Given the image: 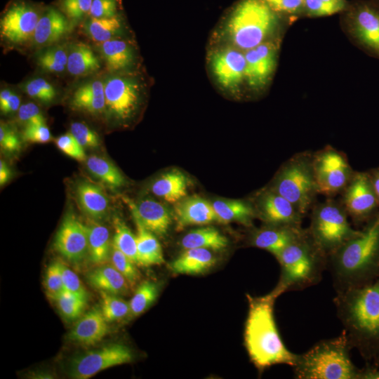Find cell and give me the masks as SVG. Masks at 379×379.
<instances>
[{
	"mask_svg": "<svg viewBox=\"0 0 379 379\" xmlns=\"http://www.w3.org/2000/svg\"><path fill=\"white\" fill-rule=\"evenodd\" d=\"M103 81L107 115L120 122L128 121L134 115L140 102V81L123 72L112 73Z\"/></svg>",
	"mask_w": 379,
	"mask_h": 379,
	"instance_id": "30bf717a",
	"label": "cell"
},
{
	"mask_svg": "<svg viewBox=\"0 0 379 379\" xmlns=\"http://www.w3.org/2000/svg\"><path fill=\"white\" fill-rule=\"evenodd\" d=\"M20 98L13 91L4 88L0 92V109L4 114H9L19 109Z\"/></svg>",
	"mask_w": 379,
	"mask_h": 379,
	"instance_id": "11a10c76",
	"label": "cell"
},
{
	"mask_svg": "<svg viewBox=\"0 0 379 379\" xmlns=\"http://www.w3.org/2000/svg\"><path fill=\"white\" fill-rule=\"evenodd\" d=\"M276 55L274 45L269 42L246 51L245 79L251 86L260 87L267 81L275 66Z\"/></svg>",
	"mask_w": 379,
	"mask_h": 379,
	"instance_id": "ffe728a7",
	"label": "cell"
},
{
	"mask_svg": "<svg viewBox=\"0 0 379 379\" xmlns=\"http://www.w3.org/2000/svg\"><path fill=\"white\" fill-rule=\"evenodd\" d=\"M337 316L350 348L364 355L379 352V277L361 286L336 292Z\"/></svg>",
	"mask_w": 379,
	"mask_h": 379,
	"instance_id": "7a4b0ae2",
	"label": "cell"
},
{
	"mask_svg": "<svg viewBox=\"0 0 379 379\" xmlns=\"http://www.w3.org/2000/svg\"><path fill=\"white\" fill-rule=\"evenodd\" d=\"M114 235L113 245L138 265L136 235L119 217L114 219Z\"/></svg>",
	"mask_w": 379,
	"mask_h": 379,
	"instance_id": "f35d334b",
	"label": "cell"
},
{
	"mask_svg": "<svg viewBox=\"0 0 379 379\" xmlns=\"http://www.w3.org/2000/svg\"><path fill=\"white\" fill-rule=\"evenodd\" d=\"M342 205L334 200L314 206L311 215L309 234L319 248L328 257L361 231L354 230Z\"/></svg>",
	"mask_w": 379,
	"mask_h": 379,
	"instance_id": "ba28073f",
	"label": "cell"
},
{
	"mask_svg": "<svg viewBox=\"0 0 379 379\" xmlns=\"http://www.w3.org/2000/svg\"><path fill=\"white\" fill-rule=\"evenodd\" d=\"M117 0H93L88 16L95 18H111L117 15Z\"/></svg>",
	"mask_w": 379,
	"mask_h": 379,
	"instance_id": "816d5d0a",
	"label": "cell"
},
{
	"mask_svg": "<svg viewBox=\"0 0 379 379\" xmlns=\"http://www.w3.org/2000/svg\"><path fill=\"white\" fill-rule=\"evenodd\" d=\"M88 171L108 187L117 190L125 184V179L119 168L107 159L92 155L86 160Z\"/></svg>",
	"mask_w": 379,
	"mask_h": 379,
	"instance_id": "836d02e7",
	"label": "cell"
},
{
	"mask_svg": "<svg viewBox=\"0 0 379 379\" xmlns=\"http://www.w3.org/2000/svg\"><path fill=\"white\" fill-rule=\"evenodd\" d=\"M274 11L284 13H296L304 8V0H264Z\"/></svg>",
	"mask_w": 379,
	"mask_h": 379,
	"instance_id": "9f6ffc18",
	"label": "cell"
},
{
	"mask_svg": "<svg viewBox=\"0 0 379 379\" xmlns=\"http://www.w3.org/2000/svg\"><path fill=\"white\" fill-rule=\"evenodd\" d=\"M352 30L358 42L379 58V6L359 4L353 14Z\"/></svg>",
	"mask_w": 379,
	"mask_h": 379,
	"instance_id": "ac0fdd59",
	"label": "cell"
},
{
	"mask_svg": "<svg viewBox=\"0 0 379 379\" xmlns=\"http://www.w3.org/2000/svg\"><path fill=\"white\" fill-rule=\"evenodd\" d=\"M71 29L67 17L57 9L49 7L40 15L34 35L35 45H53L67 35Z\"/></svg>",
	"mask_w": 379,
	"mask_h": 379,
	"instance_id": "7402d4cb",
	"label": "cell"
},
{
	"mask_svg": "<svg viewBox=\"0 0 379 379\" xmlns=\"http://www.w3.org/2000/svg\"><path fill=\"white\" fill-rule=\"evenodd\" d=\"M54 246L67 260L80 262L88 253V226L73 213H68L56 234Z\"/></svg>",
	"mask_w": 379,
	"mask_h": 379,
	"instance_id": "4fadbf2b",
	"label": "cell"
},
{
	"mask_svg": "<svg viewBox=\"0 0 379 379\" xmlns=\"http://www.w3.org/2000/svg\"><path fill=\"white\" fill-rule=\"evenodd\" d=\"M328 2L345 3L343 0H324Z\"/></svg>",
	"mask_w": 379,
	"mask_h": 379,
	"instance_id": "91938a15",
	"label": "cell"
},
{
	"mask_svg": "<svg viewBox=\"0 0 379 379\" xmlns=\"http://www.w3.org/2000/svg\"><path fill=\"white\" fill-rule=\"evenodd\" d=\"M133 219L137 228L138 265L145 267L161 265L164 258L155 234L147 230L138 218L133 217Z\"/></svg>",
	"mask_w": 379,
	"mask_h": 379,
	"instance_id": "f546056e",
	"label": "cell"
},
{
	"mask_svg": "<svg viewBox=\"0 0 379 379\" xmlns=\"http://www.w3.org/2000/svg\"><path fill=\"white\" fill-rule=\"evenodd\" d=\"M312 166L317 192L326 197L341 193L354 173L346 156L330 146L312 154Z\"/></svg>",
	"mask_w": 379,
	"mask_h": 379,
	"instance_id": "9c48e42d",
	"label": "cell"
},
{
	"mask_svg": "<svg viewBox=\"0 0 379 379\" xmlns=\"http://www.w3.org/2000/svg\"><path fill=\"white\" fill-rule=\"evenodd\" d=\"M55 142L58 148L68 157L79 161H84L87 159L84 148L71 133L58 137Z\"/></svg>",
	"mask_w": 379,
	"mask_h": 379,
	"instance_id": "bcb514c9",
	"label": "cell"
},
{
	"mask_svg": "<svg viewBox=\"0 0 379 379\" xmlns=\"http://www.w3.org/2000/svg\"><path fill=\"white\" fill-rule=\"evenodd\" d=\"M379 203V168L368 172Z\"/></svg>",
	"mask_w": 379,
	"mask_h": 379,
	"instance_id": "680465c9",
	"label": "cell"
},
{
	"mask_svg": "<svg viewBox=\"0 0 379 379\" xmlns=\"http://www.w3.org/2000/svg\"><path fill=\"white\" fill-rule=\"evenodd\" d=\"M212 206L217 217V222L227 224L239 222L244 225H251L256 216L254 206L239 199H216Z\"/></svg>",
	"mask_w": 379,
	"mask_h": 379,
	"instance_id": "f1b7e54d",
	"label": "cell"
},
{
	"mask_svg": "<svg viewBox=\"0 0 379 379\" xmlns=\"http://www.w3.org/2000/svg\"><path fill=\"white\" fill-rule=\"evenodd\" d=\"M345 3L328 2L324 0H304V8L308 13L317 16H325L341 11Z\"/></svg>",
	"mask_w": 379,
	"mask_h": 379,
	"instance_id": "c3c4849f",
	"label": "cell"
},
{
	"mask_svg": "<svg viewBox=\"0 0 379 379\" xmlns=\"http://www.w3.org/2000/svg\"><path fill=\"white\" fill-rule=\"evenodd\" d=\"M336 292L361 286L379 272V212L365 229L328 257Z\"/></svg>",
	"mask_w": 379,
	"mask_h": 379,
	"instance_id": "3957f363",
	"label": "cell"
},
{
	"mask_svg": "<svg viewBox=\"0 0 379 379\" xmlns=\"http://www.w3.org/2000/svg\"><path fill=\"white\" fill-rule=\"evenodd\" d=\"M304 216L314 206L318 194L312 166V154L302 152L293 156L279 169L272 186Z\"/></svg>",
	"mask_w": 379,
	"mask_h": 379,
	"instance_id": "52a82bcc",
	"label": "cell"
},
{
	"mask_svg": "<svg viewBox=\"0 0 379 379\" xmlns=\"http://www.w3.org/2000/svg\"><path fill=\"white\" fill-rule=\"evenodd\" d=\"M18 118L25 126L34 124H44L45 118L39 107L33 102L20 105L18 110Z\"/></svg>",
	"mask_w": 379,
	"mask_h": 379,
	"instance_id": "f5cc1de1",
	"label": "cell"
},
{
	"mask_svg": "<svg viewBox=\"0 0 379 379\" xmlns=\"http://www.w3.org/2000/svg\"><path fill=\"white\" fill-rule=\"evenodd\" d=\"M93 0H62V8L66 15L74 21L88 15Z\"/></svg>",
	"mask_w": 379,
	"mask_h": 379,
	"instance_id": "681fc988",
	"label": "cell"
},
{
	"mask_svg": "<svg viewBox=\"0 0 379 379\" xmlns=\"http://www.w3.org/2000/svg\"><path fill=\"white\" fill-rule=\"evenodd\" d=\"M70 133L84 148H95L100 145L97 133L84 123H72L70 126Z\"/></svg>",
	"mask_w": 379,
	"mask_h": 379,
	"instance_id": "f6af8a7d",
	"label": "cell"
},
{
	"mask_svg": "<svg viewBox=\"0 0 379 379\" xmlns=\"http://www.w3.org/2000/svg\"><path fill=\"white\" fill-rule=\"evenodd\" d=\"M21 88L32 98L43 103H50L56 98L55 88L41 77L32 78L25 82Z\"/></svg>",
	"mask_w": 379,
	"mask_h": 379,
	"instance_id": "60d3db41",
	"label": "cell"
},
{
	"mask_svg": "<svg viewBox=\"0 0 379 379\" xmlns=\"http://www.w3.org/2000/svg\"><path fill=\"white\" fill-rule=\"evenodd\" d=\"M22 138L28 142L46 143L51 140L52 136L46 124H34L25 126Z\"/></svg>",
	"mask_w": 379,
	"mask_h": 379,
	"instance_id": "f907efd6",
	"label": "cell"
},
{
	"mask_svg": "<svg viewBox=\"0 0 379 379\" xmlns=\"http://www.w3.org/2000/svg\"><path fill=\"white\" fill-rule=\"evenodd\" d=\"M60 265L65 291L87 300L88 292L78 275L60 261Z\"/></svg>",
	"mask_w": 379,
	"mask_h": 379,
	"instance_id": "7dc6e473",
	"label": "cell"
},
{
	"mask_svg": "<svg viewBox=\"0 0 379 379\" xmlns=\"http://www.w3.org/2000/svg\"><path fill=\"white\" fill-rule=\"evenodd\" d=\"M124 201L128 206L133 217L139 220L149 232L159 237L165 236L173 222V213L163 203L146 198L134 203L128 198Z\"/></svg>",
	"mask_w": 379,
	"mask_h": 379,
	"instance_id": "e0dca14e",
	"label": "cell"
},
{
	"mask_svg": "<svg viewBox=\"0 0 379 379\" xmlns=\"http://www.w3.org/2000/svg\"><path fill=\"white\" fill-rule=\"evenodd\" d=\"M277 20L274 11L264 0H244L230 15L225 33L233 45L247 51L265 42Z\"/></svg>",
	"mask_w": 379,
	"mask_h": 379,
	"instance_id": "8992f818",
	"label": "cell"
},
{
	"mask_svg": "<svg viewBox=\"0 0 379 379\" xmlns=\"http://www.w3.org/2000/svg\"><path fill=\"white\" fill-rule=\"evenodd\" d=\"M99 50L108 70L112 73L126 71L135 60L132 46L119 38L100 43Z\"/></svg>",
	"mask_w": 379,
	"mask_h": 379,
	"instance_id": "83f0119b",
	"label": "cell"
},
{
	"mask_svg": "<svg viewBox=\"0 0 379 379\" xmlns=\"http://www.w3.org/2000/svg\"><path fill=\"white\" fill-rule=\"evenodd\" d=\"M70 104L76 109L92 114L105 111L104 81L93 79L78 86L71 98Z\"/></svg>",
	"mask_w": 379,
	"mask_h": 379,
	"instance_id": "cb8c5ba5",
	"label": "cell"
},
{
	"mask_svg": "<svg viewBox=\"0 0 379 379\" xmlns=\"http://www.w3.org/2000/svg\"><path fill=\"white\" fill-rule=\"evenodd\" d=\"M101 311L107 322L121 319L129 313L128 302L114 294L100 291Z\"/></svg>",
	"mask_w": 379,
	"mask_h": 379,
	"instance_id": "ab89813d",
	"label": "cell"
},
{
	"mask_svg": "<svg viewBox=\"0 0 379 379\" xmlns=\"http://www.w3.org/2000/svg\"><path fill=\"white\" fill-rule=\"evenodd\" d=\"M84 30L92 40L102 43L117 38L122 31V23L117 15L105 18L89 17L84 24Z\"/></svg>",
	"mask_w": 379,
	"mask_h": 379,
	"instance_id": "e575fe53",
	"label": "cell"
},
{
	"mask_svg": "<svg viewBox=\"0 0 379 379\" xmlns=\"http://www.w3.org/2000/svg\"><path fill=\"white\" fill-rule=\"evenodd\" d=\"M211 66L218 83L227 90H236L245 78V55L237 49L216 51L211 55Z\"/></svg>",
	"mask_w": 379,
	"mask_h": 379,
	"instance_id": "2e32d148",
	"label": "cell"
},
{
	"mask_svg": "<svg viewBox=\"0 0 379 379\" xmlns=\"http://www.w3.org/2000/svg\"><path fill=\"white\" fill-rule=\"evenodd\" d=\"M111 261L112 265L126 279L131 286L135 284L140 278L139 272L135 267L136 264L113 244L111 251Z\"/></svg>",
	"mask_w": 379,
	"mask_h": 379,
	"instance_id": "7bdbcfd3",
	"label": "cell"
},
{
	"mask_svg": "<svg viewBox=\"0 0 379 379\" xmlns=\"http://www.w3.org/2000/svg\"><path fill=\"white\" fill-rule=\"evenodd\" d=\"M45 287L49 298L55 300L64 291L60 261L51 263L45 276Z\"/></svg>",
	"mask_w": 379,
	"mask_h": 379,
	"instance_id": "ee69618b",
	"label": "cell"
},
{
	"mask_svg": "<svg viewBox=\"0 0 379 379\" xmlns=\"http://www.w3.org/2000/svg\"><path fill=\"white\" fill-rule=\"evenodd\" d=\"M188 187L186 175L178 169H172L157 178L152 182L150 190L164 201L175 204L187 197Z\"/></svg>",
	"mask_w": 379,
	"mask_h": 379,
	"instance_id": "d4e9b609",
	"label": "cell"
},
{
	"mask_svg": "<svg viewBox=\"0 0 379 379\" xmlns=\"http://www.w3.org/2000/svg\"><path fill=\"white\" fill-rule=\"evenodd\" d=\"M345 331L335 338L323 340L302 354L293 367L299 379H357L358 370L352 362Z\"/></svg>",
	"mask_w": 379,
	"mask_h": 379,
	"instance_id": "5b68a950",
	"label": "cell"
},
{
	"mask_svg": "<svg viewBox=\"0 0 379 379\" xmlns=\"http://www.w3.org/2000/svg\"><path fill=\"white\" fill-rule=\"evenodd\" d=\"M342 205L355 222L373 217L379 203L368 172H354L343 190Z\"/></svg>",
	"mask_w": 379,
	"mask_h": 379,
	"instance_id": "7c38bea8",
	"label": "cell"
},
{
	"mask_svg": "<svg viewBox=\"0 0 379 379\" xmlns=\"http://www.w3.org/2000/svg\"><path fill=\"white\" fill-rule=\"evenodd\" d=\"M61 314L67 319L79 318L87 300L64 291L55 300Z\"/></svg>",
	"mask_w": 379,
	"mask_h": 379,
	"instance_id": "b9f144b4",
	"label": "cell"
},
{
	"mask_svg": "<svg viewBox=\"0 0 379 379\" xmlns=\"http://www.w3.org/2000/svg\"><path fill=\"white\" fill-rule=\"evenodd\" d=\"M305 230L301 226L266 225L251 234L250 244L270 252L277 258L288 245L300 238Z\"/></svg>",
	"mask_w": 379,
	"mask_h": 379,
	"instance_id": "d6986e66",
	"label": "cell"
},
{
	"mask_svg": "<svg viewBox=\"0 0 379 379\" xmlns=\"http://www.w3.org/2000/svg\"><path fill=\"white\" fill-rule=\"evenodd\" d=\"M0 145L8 152H17L20 149V141L15 132L8 125L1 123Z\"/></svg>",
	"mask_w": 379,
	"mask_h": 379,
	"instance_id": "db71d44e",
	"label": "cell"
},
{
	"mask_svg": "<svg viewBox=\"0 0 379 379\" xmlns=\"http://www.w3.org/2000/svg\"><path fill=\"white\" fill-rule=\"evenodd\" d=\"M68 48L65 45H51L39 51L37 65L46 72L60 73L67 69Z\"/></svg>",
	"mask_w": 379,
	"mask_h": 379,
	"instance_id": "8d00e7d4",
	"label": "cell"
},
{
	"mask_svg": "<svg viewBox=\"0 0 379 379\" xmlns=\"http://www.w3.org/2000/svg\"><path fill=\"white\" fill-rule=\"evenodd\" d=\"M91 286L112 294H124L128 292L130 284L112 265L98 267L88 274ZM131 286V285H130Z\"/></svg>",
	"mask_w": 379,
	"mask_h": 379,
	"instance_id": "d6a6232c",
	"label": "cell"
},
{
	"mask_svg": "<svg viewBox=\"0 0 379 379\" xmlns=\"http://www.w3.org/2000/svg\"><path fill=\"white\" fill-rule=\"evenodd\" d=\"M133 359L131 350L125 345H105L72 359L69 375L74 379H87L108 368L130 363Z\"/></svg>",
	"mask_w": 379,
	"mask_h": 379,
	"instance_id": "8fae6325",
	"label": "cell"
},
{
	"mask_svg": "<svg viewBox=\"0 0 379 379\" xmlns=\"http://www.w3.org/2000/svg\"><path fill=\"white\" fill-rule=\"evenodd\" d=\"M109 330L101 310L94 308L80 318L68 334V338L81 345H91L105 338Z\"/></svg>",
	"mask_w": 379,
	"mask_h": 379,
	"instance_id": "603a6c76",
	"label": "cell"
},
{
	"mask_svg": "<svg viewBox=\"0 0 379 379\" xmlns=\"http://www.w3.org/2000/svg\"><path fill=\"white\" fill-rule=\"evenodd\" d=\"M88 255L94 263L105 262L109 255V232L102 225L93 224L88 226Z\"/></svg>",
	"mask_w": 379,
	"mask_h": 379,
	"instance_id": "d590c367",
	"label": "cell"
},
{
	"mask_svg": "<svg viewBox=\"0 0 379 379\" xmlns=\"http://www.w3.org/2000/svg\"><path fill=\"white\" fill-rule=\"evenodd\" d=\"M227 238L213 227H204L187 232L180 240L183 249L207 248L220 251L228 246Z\"/></svg>",
	"mask_w": 379,
	"mask_h": 379,
	"instance_id": "1f68e13d",
	"label": "cell"
},
{
	"mask_svg": "<svg viewBox=\"0 0 379 379\" xmlns=\"http://www.w3.org/2000/svg\"><path fill=\"white\" fill-rule=\"evenodd\" d=\"M253 206L256 215L266 225L301 226L304 217L289 201L270 187L258 196Z\"/></svg>",
	"mask_w": 379,
	"mask_h": 379,
	"instance_id": "9a60e30c",
	"label": "cell"
},
{
	"mask_svg": "<svg viewBox=\"0 0 379 379\" xmlns=\"http://www.w3.org/2000/svg\"><path fill=\"white\" fill-rule=\"evenodd\" d=\"M41 14L25 3L11 6L1 19V36L12 44H21L33 37Z\"/></svg>",
	"mask_w": 379,
	"mask_h": 379,
	"instance_id": "5bb4252c",
	"label": "cell"
},
{
	"mask_svg": "<svg viewBox=\"0 0 379 379\" xmlns=\"http://www.w3.org/2000/svg\"><path fill=\"white\" fill-rule=\"evenodd\" d=\"M281 294L275 287L262 296L246 295L248 311L244 343L251 361L259 371L277 364L293 366L298 357L284 345L276 325L274 306Z\"/></svg>",
	"mask_w": 379,
	"mask_h": 379,
	"instance_id": "6da1fadb",
	"label": "cell"
},
{
	"mask_svg": "<svg viewBox=\"0 0 379 379\" xmlns=\"http://www.w3.org/2000/svg\"><path fill=\"white\" fill-rule=\"evenodd\" d=\"M216 262L214 255L207 248L185 249L169 264L171 272L178 274H199L210 270Z\"/></svg>",
	"mask_w": 379,
	"mask_h": 379,
	"instance_id": "484cf974",
	"label": "cell"
},
{
	"mask_svg": "<svg viewBox=\"0 0 379 379\" xmlns=\"http://www.w3.org/2000/svg\"><path fill=\"white\" fill-rule=\"evenodd\" d=\"M159 295V286L152 281L142 282L128 302L131 317H138L147 310Z\"/></svg>",
	"mask_w": 379,
	"mask_h": 379,
	"instance_id": "74e56055",
	"label": "cell"
},
{
	"mask_svg": "<svg viewBox=\"0 0 379 379\" xmlns=\"http://www.w3.org/2000/svg\"><path fill=\"white\" fill-rule=\"evenodd\" d=\"M100 68L99 58L87 44L76 43L68 48L67 70L76 77L88 75Z\"/></svg>",
	"mask_w": 379,
	"mask_h": 379,
	"instance_id": "4dcf8cb0",
	"label": "cell"
},
{
	"mask_svg": "<svg viewBox=\"0 0 379 379\" xmlns=\"http://www.w3.org/2000/svg\"><path fill=\"white\" fill-rule=\"evenodd\" d=\"M276 258L281 267L276 287L283 293L317 284L328 269V255L315 244L307 229Z\"/></svg>",
	"mask_w": 379,
	"mask_h": 379,
	"instance_id": "277c9868",
	"label": "cell"
},
{
	"mask_svg": "<svg viewBox=\"0 0 379 379\" xmlns=\"http://www.w3.org/2000/svg\"><path fill=\"white\" fill-rule=\"evenodd\" d=\"M76 193L81 209L89 217L98 220L107 215L109 200L100 187L83 180L77 185Z\"/></svg>",
	"mask_w": 379,
	"mask_h": 379,
	"instance_id": "4316f807",
	"label": "cell"
},
{
	"mask_svg": "<svg viewBox=\"0 0 379 379\" xmlns=\"http://www.w3.org/2000/svg\"><path fill=\"white\" fill-rule=\"evenodd\" d=\"M11 177V171L7 166V164L5 163L4 161L1 160L0 161V184L1 185H4L5 183H6Z\"/></svg>",
	"mask_w": 379,
	"mask_h": 379,
	"instance_id": "6f0895ef",
	"label": "cell"
},
{
	"mask_svg": "<svg viewBox=\"0 0 379 379\" xmlns=\"http://www.w3.org/2000/svg\"><path fill=\"white\" fill-rule=\"evenodd\" d=\"M173 215L177 230L217 222L212 203L199 196L185 197L175 204Z\"/></svg>",
	"mask_w": 379,
	"mask_h": 379,
	"instance_id": "44dd1931",
	"label": "cell"
}]
</instances>
